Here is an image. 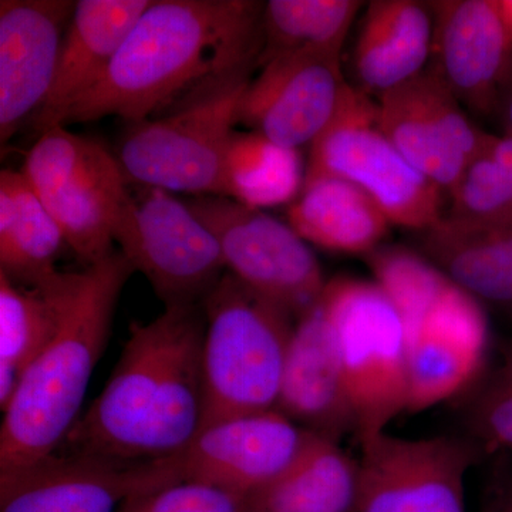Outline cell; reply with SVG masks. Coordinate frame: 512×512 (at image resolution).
<instances>
[{"label": "cell", "instance_id": "obj_33", "mask_svg": "<svg viewBox=\"0 0 512 512\" xmlns=\"http://www.w3.org/2000/svg\"><path fill=\"white\" fill-rule=\"evenodd\" d=\"M473 426L484 443L512 451V376L501 372L474 407Z\"/></svg>", "mask_w": 512, "mask_h": 512}, {"label": "cell", "instance_id": "obj_34", "mask_svg": "<svg viewBox=\"0 0 512 512\" xmlns=\"http://www.w3.org/2000/svg\"><path fill=\"white\" fill-rule=\"evenodd\" d=\"M498 111H500L501 117H503L507 134L512 136V60L510 67H508L507 76H505L503 89H501Z\"/></svg>", "mask_w": 512, "mask_h": 512}, {"label": "cell", "instance_id": "obj_25", "mask_svg": "<svg viewBox=\"0 0 512 512\" xmlns=\"http://www.w3.org/2000/svg\"><path fill=\"white\" fill-rule=\"evenodd\" d=\"M69 248L62 229L20 171L0 173V274L37 285ZM70 249V248H69Z\"/></svg>", "mask_w": 512, "mask_h": 512}, {"label": "cell", "instance_id": "obj_10", "mask_svg": "<svg viewBox=\"0 0 512 512\" xmlns=\"http://www.w3.org/2000/svg\"><path fill=\"white\" fill-rule=\"evenodd\" d=\"M360 447L355 512H466L464 490L474 460L468 444L384 431Z\"/></svg>", "mask_w": 512, "mask_h": 512}, {"label": "cell", "instance_id": "obj_36", "mask_svg": "<svg viewBox=\"0 0 512 512\" xmlns=\"http://www.w3.org/2000/svg\"><path fill=\"white\" fill-rule=\"evenodd\" d=\"M501 372L512 376V340L503 349V369Z\"/></svg>", "mask_w": 512, "mask_h": 512}, {"label": "cell", "instance_id": "obj_20", "mask_svg": "<svg viewBox=\"0 0 512 512\" xmlns=\"http://www.w3.org/2000/svg\"><path fill=\"white\" fill-rule=\"evenodd\" d=\"M433 50V15L414 0H375L367 5L353 47L357 89L382 96L426 70Z\"/></svg>", "mask_w": 512, "mask_h": 512}, {"label": "cell", "instance_id": "obj_31", "mask_svg": "<svg viewBox=\"0 0 512 512\" xmlns=\"http://www.w3.org/2000/svg\"><path fill=\"white\" fill-rule=\"evenodd\" d=\"M100 143L70 133L63 124L46 128L26 154L23 177L39 198L52 194L82 170Z\"/></svg>", "mask_w": 512, "mask_h": 512}, {"label": "cell", "instance_id": "obj_26", "mask_svg": "<svg viewBox=\"0 0 512 512\" xmlns=\"http://www.w3.org/2000/svg\"><path fill=\"white\" fill-rule=\"evenodd\" d=\"M423 245L430 261L463 291L512 305V228L476 231L441 218L424 231Z\"/></svg>", "mask_w": 512, "mask_h": 512}, {"label": "cell", "instance_id": "obj_22", "mask_svg": "<svg viewBox=\"0 0 512 512\" xmlns=\"http://www.w3.org/2000/svg\"><path fill=\"white\" fill-rule=\"evenodd\" d=\"M127 184L114 153L100 144L79 173L40 198L86 268L116 251L114 229L131 198Z\"/></svg>", "mask_w": 512, "mask_h": 512}, {"label": "cell", "instance_id": "obj_6", "mask_svg": "<svg viewBox=\"0 0 512 512\" xmlns=\"http://www.w3.org/2000/svg\"><path fill=\"white\" fill-rule=\"evenodd\" d=\"M332 177L369 194L392 225L427 231L444 217V192L393 146L377 123L376 99L348 86L339 110L309 147L305 181Z\"/></svg>", "mask_w": 512, "mask_h": 512}, {"label": "cell", "instance_id": "obj_11", "mask_svg": "<svg viewBox=\"0 0 512 512\" xmlns=\"http://www.w3.org/2000/svg\"><path fill=\"white\" fill-rule=\"evenodd\" d=\"M311 431L278 410L208 424L175 456L160 458L171 483H201L248 497L295 460Z\"/></svg>", "mask_w": 512, "mask_h": 512}, {"label": "cell", "instance_id": "obj_12", "mask_svg": "<svg viewBox=\"0 0 512 512\" xmlns=\"http://www.w3.org/2000/svg\"><path fill=\"white\" fill-rule=\"evenodd\" d=\"M376 114L393 146L447 197L487 137L431 69L377 97Z\"/></svg>", "mask_w": 512, "mask_h": 512}, {"label": "cell", "instance_id": "obj_7", "mask_svg": "<svg viewBox=\"0 0 512 512\" xmlns=\"http://www.w3.org/2000/svg\"><path fill=\"white\" fill-rule=\"evenodd\" d=\"M249 82L163 119L126 123L114 157L127 183L224 197L225 156Z\"/></svg>", "mask_w": 512, "mask_h": 512}, {"label": "cell", "instance_id": "obj_27", "mask_svg": "<svg viewBox=\"0 0 512 512\" xmlns=\"http://www.w3.org/2000/svg\"><path fill=\"white\" fill-rule=\"evenodd\" d=\"M305 177L301 150L254 131L235 130L229 138L224 197L256 210L289 205L301 194Z\"/></svg>", "mask_w": 512, "mask_h": 512}, {"label": "cell", "instance_id": "obj_3", "mask_svg": "<svg viewBox=\"0 0 512 512\" xmlns=\"http://www.w3.org/2000/svg\"><path fill=\"white\" fill-rule=\"evenodd\" d=\"M133 266L120 251L87 266L62 328L26 369L0 427V471L56 453L80 419Z\"/></svg>", "mask_w": 512, "mask_h": 512}, {"label": "cell", "instance_id": "obj_35", "mask_svg": "<svg viewBox=\"0 0 512 512\" xmlns=\"http://www.w3.org/2000/svg\"><path fill=\"white\" fill-rule=\"evenodd\" d=\"M497 5L498 19L503 28L505 42L512 52V0H495Z\"/></svg>", "mask_w": 512, "mask_h": 512}, {"label": "cell", "instance_id": "obj_30", "mask_svg": "<svg viewBox=\"0 0 512 512\" xmlns=\"http://www.w3.org/2000/svg\"><path fill=\"white\" fill-rule=\"evenodd\" d=\"M377 286L402 316L406 335L436 305L453 284L433 262L397 247H380L367 255Z\"/></svg>", "mask_w": 512, "mask_h": 512}, {"label": "cell", "instance_id": "obj_17", "mask_svg": "<svg viewBox=\"0 0 512 512\" xmlns=\"http://www.w3.org/2000/svg\"><path fill=\"white\" fill-rule=\"evenodd\" d=\"M487 342L483 309L453 282L407 335V412H423L460 393L480 369Z\"/></svg>", "mask_w": 512, "mask_h": 512}, {"label": "cell", "instance_id": "obj_29", "mask_svg": "<svg viewBox=\"0 0 512 512\" xmlns=\"http://www.w3.org/2000/svg\"><path fill=\"white\" fill-rule=\"evenodd\" d=\"M443 220L476 231L512 228V136L487 134L468 163Z\"/></svg>", "mask_w": 512, "mask_h": 512}, {"label": "cell", "instance_id": "obj_16", "mask_svg": "<svg viewBox=\"0 0 512 512\" xmlns=\"http://www.w3.org/2000/svg\"><path fill=\"white\" fill-rule=\"evenodd\" d=\"M434 64L461 106L481 116L498 111L512 52L505 42L495 0L430 2Z\"/></svg>", "mask_w": 512, "mask_h": 512}, {"label": "cell", "instance_id": "obj_24", "mask_svg": "<svg viewBox=\"0 0 512 512\" xmlns=\"http://www.w3.org/2000/svg\"><path fill=\"white\" fill-rule=\"evenodd\" d=\"M359 463L338 441L309 434L295 460L249 494L247 512H355Z\"/></svg>", "mask_w": 512, "mask_h": 512}, {"label": "cell", "instance_id": "obj_4", "mask_svg": "<svg viewBox=\"0 0 512 512\" xmlns=\"http://www.w3.org/2000/svg\"><path fill=\"white\" fill-rule=\"evenodd\" d=\"M204 424L276 410L296 319L225 272L201 302Z\"/></svg>", "mask_w": 512, "mask_h": 512}, {"label": "cell", "instance_id": "obj_5", "mask_svg": "<svg viewBox=\"0 0 512 512\" xmlns=\"http://www.w3.org/2000/svg\"><path fill=\"white\" fill-rule=\"evenodd\" d=\"M332 323L357 439L387 431L409 406V346L402 316L376 282L339 276L320 298Z\"/></svg>", "mask_w": 512, "mask_h": 512}, {"label": "cell", "instance_id": "obj_9", "mask_svg": "<svg viewBox=\"0 0 512 512\" xmlns=\"http://www.w3.org/2000/svg\"><path fill=\"white\" fill-rule=\"evenodd\" d=\"M185 202L217 238L227 272L242 284L296 320L322 298L328 281L318 258L288 224L227 197Z\"/></svg>", "mask_w": 512, "mask_h": 512}, {"label": "cell", "instance_id": "obj_14", "mask_svg": "<svg viewBox=\"0 0 512 512\" xmlns=\"http://www.w3.org/2000/svg\"><path fill=\"white\" fill-rule=\"evenodd\" d=\"M165 485L157 460L120 461L56 451L0 471V512H117L133 495Z\"/></svg>", "mask_w": 512, "mask_h": 512}, {"label": "cell", "instance_id": "obj_2", "mask_svg": "<svg viewBox=\"0 0 512 512\" xmlns=\"http://www.w3.org/2000/svg\"><path fill=\"white\" fill-rule=\"evenodd\" d=\"M204 308L168 306L133 322L103 392L57 451L120 461L160 460L183 451L204 424Z\"/></svg>", "mask_w": 512, "mask_h": 512}, {"label": "cell", "instance_id": "obj_18", "mask_svg": "<svg viewBox=\"0 0 512 512\" xmlns=\"http://www.w3.org/2000/svg\"><path fill=\"white\" fill-rule=\"evenodd\" d=\"M276 410L320 437L357 433L332 323L322 303L296 320Z\"/></svg>", "mask_w": 512, "mask_h": 512}, {"label": "cell", "instance_id": "obj_15", "mask_svg": "<svg viewBox=\"0 0 512 512\" xmlns=\"http://www.w3.org/2000/svg\"><path fill=\"white\" fill-rule=\"evenodd\" d=\"M73 0L0 2V141L30 126L55 83Z\"/></svg>", "mask_w": 512, "mask_h": 512}, {"label": "cell", "instance_id": "obj_19", "mask_svg": "<svg viewBox=\"0 0 512 512\" xmlns=\"http://www.w3.org/2000/svg\"><path fill=\"white\" fill-rule=\"evenodd\" d=\"M153 0H79L64 35L55 83L45 106L32 121L42 133L60 124L66 111L89 92L111 62L137 20Z\"/></svg>", "mask_w": 512, "mask_h": 512}, {"label": "cell", "instance_id": "obj_21", "mask_svg": "<svg viewBox=\"0 0 512 512\" xmlns=\"http://www.w3.org/2000/svg\"><path fill=\"white\" fill-rule=\"evenodd\" d=\"M82 272H60L37 285L0 274V409L5 412L26 369L53 342L72 306Z\"/></svg>", "mask_w": 512, "mask_h": 512}, {"label": "cell", "instance_id": "obj_37", "mask_svg": "<svg viewBox=\"0 0 512 512\" xmlns=\"http://www.w3.org/2000/svg\"><path fill=\"white\" fill-rule=\"evenodd\" d=\"M503 512H512V498L510 503H508L507 507H505V510Z\"/></svg>", "mask_w": 512, "mask_h": 512}, {"label": "cell", "instance_id": "obj_32", "mask_svg": "<svg viewBox=\"0 0 512 512\" xmlns=\"http://www.w3.org/2000/svg\"><path fill=\"white\" fill-rule=\"evenodd\" d=\"M117 512H247V498L201 483H175L133 495Z\"/></svg>", "mask_w": 512, "mask_h": 512}, {"label": "cell", "instance_id": "obj_23", "mask_svg": "<svg viewBox=\"0 0 512 512\" xmlns=\"http://www.w3.org/2000/svg\"><path fill=\"white\" fill-rule=\"evenodd\" d=\"M288 225L308 244L348 255H370L392 227L379 204L359 187L322 177L305 181L288 205Z\"/></svg>", "mask_w": 512, "mask_h": 512}, {"label": "cell", "instance_id": "obj_28", "mask_svg": "<svg viewBox=\"0 0 512 512\" xmlns=\"http://www.w3.org/2000/svg\"><path fill=\"white\" fill-rule=\"evenodd\" d=\"M362 2L357 0H269L262 10L259 67L289 53L342 55Z\"/></svg>", "mask_w": 512, "mask_h": 512}, {"label": "cell", "instance_id": "obj_8", "mask_svg": "<svg viewBox=\"0 0 512 512\" xmlns=\"http://www.w3.org/2000/svg\"><path fill=\"white\" fill-rule=\"evenodd\" d=\"M141 188L121 212L114 242L165 308L197 305L227 272L220 244L187 202Z\"/></svg>", "mask_w": 512, "mask_h": 512}, {"label": "cell", "instance_id": "obj_13", "mask_svg": "<svg viewBox=\"0 0 512 512\" xmlns=\"http://www.w3.org/2000/svg\"><path fill=\"white\" fill-rule=\"evenodd\" d=\"M248 83L237 123L279 146H309L339 110L349 83L340 55L301 52L274 57Z\"/></svg>", "mask_w": 512, "mask_h": 512}, {"label": "cell", "instance_id": "obj_1", "mask_svg": "<svg viewBox=\"0 0 512 512\" xmlns=\"http://www.w3.org/2000/svg\"><path fill=\"white\" fill-rule=\"evenodd\" d=\"M264 3L153 0L60 124L163 119L249 82L261 59Z\"/></svg>", "mask_w": 512, "mask_h": 512}]
</instances>
